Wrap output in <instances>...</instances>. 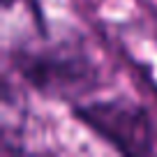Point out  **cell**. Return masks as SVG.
Here are the masks:
<instances>
[{
	"label": "cell",
	"mask_w": 157,
	"mask_h": 157,
	"mask_svg": "<svg viewBox=\"0 0 157 157\" xmlns=\"http://www.w3.org/2000/svg\"><path fill=\"white\" fill-rule=\"evenodd\" d=\"M74 116L81 125L125 155L152 152V123L148 111L139 104L127 99L76 104Z\"/></svg>",
	"instance_id": "6da1fadb"
},
{
	"label": "cell",
	"mask_w": 157,
	"mask_h": 157,
	"mask_svg": "<svg viewBox=\"0 0 157 157\" xmlns=\"http://www.w3.org/2000/svg\"><path fill=\"white\" fill-rule=\"evenodd\" d=\"M14 65L33 88L58 97H81L97 81L95 67L81 56L21 51L14 56Z\"/></svg>",
	"instance_id": "7a4b0ae2"
}]
</instances>
